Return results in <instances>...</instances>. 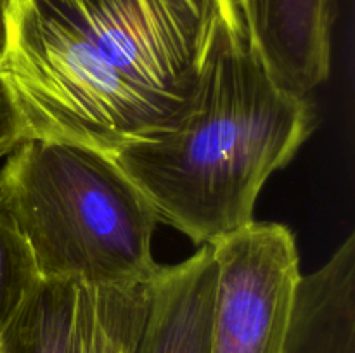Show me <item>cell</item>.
<instances>
[{
    "mask_svg": "<svg viewBox=\"0 0 355 353\" xmlns=\"http://www.w3.org/2000/svg\"><path fill=\"white\" fill-rule=\"evenodd\" d=\"M148 307V282L96 286L80 282L82 353H132Z\"/></svg>",
    "mask_w": 355,
    "mask_h": 353,
    "instance_id": "9c48e42d",
    "label": "cell"
},
{
    "mask_svg": "<svg viewBox=\"0 0 355 353\" xmlns=\"http://www.w3.org/2000/svg\"><path fill=\"white\" fill-rule=\"evenodd\" d=\"M10 0H0V54H2L3 44H6V26H7V10H9Z\"/></svg>",
    "mask_w": 355,
    "mask_h": 353,
    "instance_id": "7c38bea8",
    "label": "cell"
},
{
    "mask_svg": "<svg viewBox=\"0 0 355 353\" xmlns=\"http://www.w3.org/2000/svg\"><path fill=\"white\" fill-rule=\"evenodd\" d=\"M210 246L217 265L210 353H284L302 277L293 232L253 220Z\"/></svg>",
    "mask_w": 355,
    "mask_h": 353,
    "instance_id": "277c9868",
    "label": "cell"
},
{
    "mask_svg": "<svg viewBox=\"0 0 355 353\" xmlns=\"http://www.w3.org/2000/svg\"><path fill=\"white\" fill-rule=\"evenodd\" d=\"M236 0H10L0 80L26 138L107 156L186 114Z\"/></svg>",
    "mask_w": 355,
    "mask_h": 353,
    "instance_id": "6da1fadb",
    "label": "cell"
},
{
    "mask_svg": "<svg viewBox=\"0 0 355 353\" xmlns=\"http://www.w3.org/2000/svg\"><path fill=\"white\" fill-rule=\"evenodd\" d=\"M314 127L312 104L270 80L236 14L218 30L179 123L110 158L159 221L203 246L252 224L263 183Z\"/></svg>",
    "mask_w": 355,
    "mask_h": 353,
    "instance_id": "7a4b0ae2",
    "label": "cell"
},
{
    "mask_svg": "<svg viewBox=\"0 0 355 353\" xmlns=\"http://www.w3.org/2000/svg\"><path fill=\"white\" fill-rule=\"evenodd\" d=\"M26 138L23 121L17 114L16 106L0 80V158H6L14 147Z\"/></svg>",
    "mask_w": 355,
    "mask_h": 353,
    "instance_id": "8fae6325",
    "label": "cell"
},
{
    "mask_svg": "<svg viewBox=\"0 0 355 353\" xmlns=\"http://www.w3.org/2000/svg\"><path fill=\"white\" fill-rule=\"evenodd\" d=\"M40 284L30 248L0 197V353H6L7 336Z\"/></svg>",
    "mask_w": 355,
    "mask_h": 353,
    "instance_id": "30bf717a",
    "label": "cell"
},
{
    "mask_svg": "<svg viewBox=\"0 0 355 353\" xmlns=\"http://www.w3.org/2000/svg\"><path fill=\"white\" fill-rule=\"evenodd\" d=\"M243 26L270 80L307 97L329 76L335 0H236Z\"/></svg>",
    "mask_w": 355,
    "mask_h": 353,
    "instance_id": "5b68a950",
    "label": "cell"
},
{
    "mask_svg": "<svg viewBox=\"0 0 355 353\" xmlns=\"http://www.w3.org/2000/svg\"><path fill=\"white\" fill-rule=\"evenodd\" d=\"M284 353H355V234L298 280Z\"/></svg>",
    "mask_w": 355,
    "mask_h": 353,
    "instance_id": "52a82bcc",
    "label": "cell"
},
{
    "mask_svg": "<svg viewBox=\"0 0 355 353\" xmlns=\"http://www.w3.org/2000/svg\"><path fill=\"white\" fill-rule=\"evenodd\" d=\"M6 158L0 197L42 280L128 286L155 275L158 215L113 158L49 138H24Z\"/></svg>",
    "mask_w": 355,
    "mask_h": 353,
    "instance_id": "3957f363",
    "label": "cell"
},
{
    "mask_svg": "<svg viewBox=\"0 0 355 353\" xmlns=\"http://www.w3.org/2000/svg\"><path fill=\"white\" fill-rule=\"evenodd\" d=\"M217 265L210 244L148 280V307L132 353H210Z\"/></svg>",
    "mask_w": 355,
    "mask_h": 353,
    "instance_id": "8992f818",
    "label": "cell"
},
{
    "mask_svg": "<svg viewBox=\"0 0 355 353\" xmlns=\"http://www.w3.org/2000/svg\"><path fill=\"white\" fill-rule=\"evenodd\" d=\"M6 353H82L80 282L42 280L7 336Z\"/></svg>",
    "mask_w": 355,
    "mask_h": 353,
    "instance_id": "ba28073f",
    "label": "cell"
}]
</instances>
